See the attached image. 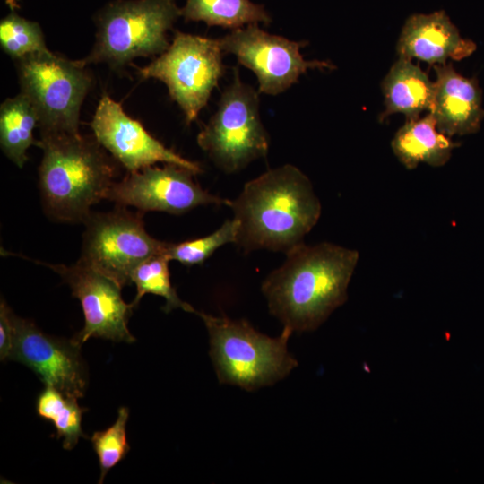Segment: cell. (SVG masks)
Instances as JSON below:
<instances>
[{
    "label": "cell",
    "mask_w": 484,
    "mask_h": 484,
    "mask_svg": "<svg viewBox=\"0 0 484 484\" xmlns=\"http://www.w3.org/2000/svg\"><path fill=\"white\" fill-rule=\"evenodd\" d=\"M195 314L207 328L210 356L220 384L254 391L285 378L298 366L288 350L290 329L283 327L279 336L270 337L243 319Z\"/></svg>",
    "instance_id": "obj_4"
},
{
    "label": "cell",
    "mask_w": 484,
    "mask_h": 484,
    "mask_svg": "<svg viewBox=\"0 0 484 484\" xmlns=\"http://www.w3.org/2000/svg\"><path fill=\"white\" fill-rule=\"evenodd\" d=\"M169 258L166 255L151 256L137 265L131 274V283L136 287V295L131 304L136 307L145 294L162 297L166 304L162 307L165 312L180 308L194 313V307L182 301L170 282Z\"/></svg>",
    "instance_id": "obj_22"
},
{
    "label": "cell",
    "mask_w": 484,
    "mask_h": 484,
    "mask_svg": "<svg viewBox=\"0 0 484 484\" xmlns=\"http://www.w3.org/2000/svg\"><path fill=\"white\" fill-rule=\"evenodd\" d=\"M38 116L30 99L20 92L0 106V144L4 155L17 167L27 161V150L39 140L33 136Z\"/></svg>",
    "instance_id": "obj_19"
},
{
    "label": "cell",
    "mask_w": 484,
    "mask_h": 484,
    "mask_svg": "<svg viewBox=\"0 0 484 484\" xmlns=\"http://www.w3.org/2000/svg\"><path fill=\"white\" fill-rule=\"evenodd\" d=\"M191 170L175 165L150 166L128 173L113 182L105 199L120 206H134L143 212L159 211L182 214L201 205L226 204L231 201L209 194L193 178Z\"/></svg>",
    "instance_id": "obj_11"
},
{
    "label": "cell",
    "mask_w": 484,
    "mask_h": 484,
    "mask_svg": "<svg viewBox=\"0 0 484 484\" xmlns=\"http://www.w3.org/2000/svg\"><path fill=\"white\" fill-rule=\"evenodd\" d=\"M258 93L240 80L235 67L218 109L197 136L201 149L226 173L241 170L268 152L269 136L261 121Z\"/></svg>",
    "instance_id": "obj_7"
},
{
    "label": "cell",
    "mask_w": 484,
    "mask_h": 484,
    "mask_svg": "<svg viewBox=\"0 0 484 484\" xmlns=\"http://www.w3.org/2000/svg\"><path fill=\"white\" fill-rule=\"evenodd\" d=\"M237 232L235 220H228L210 235L177 244L168 243L166 255L169 261L175 260L184 265L201 264L220 246L236 243Z\"/></svg>",
    "instance_id": "obj_24"
},
{
    "label": "cell",
    "mask_w": 484,
    "mask_h": 484,
    "mask_svg": "<svg viewBox=\"0 0 484 484\" xmlns=\"http://www.w3.org/2000/svg\"><path fill=\"white\" fill-rule=\"evenodd\" d=\"M434 70L436 78L430 113L437 129L450 137L477 133L484 118L478 80L457 73L452 63L434 65Z\"/></svg>",
    "instance_id": "obj_16"
},
{
    "label": "cell",
    "mask_w": 484,
    "mask_h": 484,
    "mask_svg": "<svg viewBox=\"0 0 484 484\" xmlns=\"http://www.w3.org/2000/svg\"><path fill=\"white\" fill-rule=\"evenodd\" d=\"M175 0H117L97 18L96 40L84 65L105 63L121 69L139 56L160 55L166 33L181 16Z\"/></svg>",
    "instance_id": "obj_5"
},
{
    "label": "cell",
    "mask_w": 484,
    "mask_h": 484,
    "mask_svg": "<svg viewBox=\"0 0 484 484\" xmlns=\"http://www.w3.org/2000/svg\"><path fill=\"white\" fill-rule=\"evenodd\" d=\"M5 3L8 4L12 11H15L18 8L17 0H5Z\"/></svg>",
    "instance_id": "obj_27"
},
{
    "label": "cell",
    "mask_w": 484,
    "mask_h": 484,
    "mask_svg": "<svg viewBox=\"0 0 484 484\" xmlns=\"http://www.w3.org/2000/svg\"><path fill=\"white\" fill-rule=\"evenodd\" d=\"M13 323L15 337L12 359L30 367L45 385L66 396L82 398L88 374L81 346L72 339L46 334L33 322L15 315Z\"/></svg>",
    "instance_id": "obj_14"
},
{
    "label": "cell",
    "mask_w": 484,
    "mask_h": 484,
    "mask_svg": "<svg viewBox=\"0 0 484 484\" xmlns=\"http://www.w3.org/2000/svg\"><path fill=\"white\" fill-rule=\"evenodd\" d=\"M46 266L63 278L82 305L84 325L72 338L74 343L82 347L91 338L135 341L127 326L134 307L124 301L122 287L117 282L80 260L68 266L49 264Z\"/></svg>",
    "instance_id": "obj_12"
},
{
    "label": "cell",
    "mask_w": 484,
    "mask_h": 484,
    "mask_svg": "<svg viewBox=\"0 0 484 484\" xmlns=\"http://www.w3.org/2000/svg\"><path fill=\"white\" fill-rule=\"evenodd\" d=\"M219 41L224 54L234 55L240 65L256 75L259 93L280 94L308 69L335 68L327 61L304 59L300 48L305 41L270 34L257 23L232 30Z\"/></svg>",
    "instance_id": "obj_10"
},
{
    "label": "cell",
    "mask_w": 484,
    "mask_h": 484,
    "mask_svg": "<svg viewBox=\"0 0 484 484\" xmlns=\"http://www.w3.org/2000/svg\"><path fill=\"white\" fill-rule=\"evenodd\" d=\"M16 62L21 92L35 108L41 136L80 134V110L91 84L86 65L50 50Z\"/></svg>",
    "instance_id": "obj_6"
},
{
    "label": "cell",
    "mask_w": 484,
    "mask_h": 484,
    "mask_svg": "<svg viewBox=\"0 0 484 484\" xmlns=\"http://www.w3.org/2000/svg\"><path fill=\"white\" fill-rule=\"evenodd\" d=\"M95 139L119 161L128 173L158 162L186 168L195 175L198 163L186 160L164 146L143 125L129 117L120 103L104 94L91 122Z\"/></svg>",
    "instance_id": "obj_13"
},
{
    "label": "cell",
    "mask_w": 484,
    "mask_h": 484,
    "mask_svg": "<svg viewBox=\"0 0 484 484\" xmlns=\"http://www.w3.org/2000/svg\"><path fill=\"white\" fill-rule=\"evenodd\" d=\"M128 417V408L120 407L116 421L108 428L94 432L91 437L100 468L99 483L104 481L108 471L120 462L130 450L126 436Z\"/></svg>",
    "instance_id": "obj_25"
},
{
    "label": "cell",
    "mask_w": 484,
    "mask_h": 484,
    "mask_svg": "<svg viewBox=\"0 0 484 484\" xmlns=\"http://www.w3.org/2000/svg\"><path fill=\"white\" fill-rule=\"evenodd\" d=\"M0 46L14 60L49 50L39 23L12 11L0 22Z\"/></svg>",
    "instance_id": "obj_23"
},
{
    "label": "cell",
    "mask_w": 484,
    "mask_h": 484,
    "mask_svg": "<svg viewBox=\"0 0 484 484\" xmlns=\"http://www.w3.org/2000/svg\"><path fill=\"white\" fill-rule=\"evenodd\" d=\"M391 146L398 160L406 169H413L419 163L444 166L459 143L437 129L432 114L428 112L422 117L406 120L395 133Z\"/></svg>",
    "instance_id": "obj_18"
},
{
    "label": "cell",
    "mask_w": 484,
    "mask_h": 484,
    "mask_svg": "<svg viewBox=\"0 0 484 484\" xmlns=\"http://www.w3.org/2000/svg\"><path fill=\"white\" fill-rule=\"evenodd\" d=\"M476 48L472 40L461 36L443 10L409 16L396 44L399 57L433 65L462 60Z\"/></svg>",
    "instance_id": "obj_15"
},
{
    "label": "cell",
    "mask_w": 484,
    "mask_h": 484,
    "mask_svg": "<svg viewBox=\"0 0 484 484\" xmlns=\"http://www.w3.org/2000/svg\"><path fill=\"white\" fill-rule=\"evenodd\" d=\"M229 207L238 226V246L246 252L267 249L285 254L304 243L322 211L309 178L291 164L269 169L246 183Z\"/></svg>",
    "instance_id": "obj_2"
},
{
    "label": "cell",
    "mask_w": 484,
    "mask_h": 484,
    "mask_svg": "<svg viewBox=\"0 0 484 484\" xmlns=\"http://www.w3.org/2000/svg\"><path fill=\"white\" fill-rule=\"evenodd\" d=\"M84 224L79 260L121 287L131 283L132 272L141 263L157 255H166L168 243L148 234L142 212L117 205L110 212H91Z\"/></svg>",
    "instance_id": "obj_9"
},
{
    "label": "cell",
    "mask_w": 484,
    "mask_h": 484,
    "mask_svg": "<svg viewBox=\"0 0 484 484\" xmlns=\"http://www.w3.org/2000/svg\"><path fill=\"white\" fill-rule=\"evenodd\" d=\"M86 411L77 399L65 395L57 389L45 385L36 401L38 415L56 428V437L63 438V448L72 450L81 437H86L82 428V414Z\"/></svg>",
    "instance_id": "obj_21"
},
{
    "label": "cell",
    "mask_w": 484,
    "mask_h": 484,
    "mask_svg": "<svg viewBox=\"0 0 484 484\" xmlns=\"http://www.w3.org/2000/svg\"><path fill=\"white\" fill-rule=\"evenodd\" d=\"M223 54L219 39L176 31L167 50L139 68V74L164 82L186 123L191 124L224 73Z\"/></svg>",
    "instance_id": "obj_8"
},
{
    "label": "cell",
    "mask_w": 484,
    "mask_h": 484,
    "mask_svg": "<svg viewBox=\"0 0 484 484\" xmlns=\"http://www.w3.org/2000/svg\"><path fill=\"white\" fill-rule=\"evenodd\" d=\"M13 315L6 302L2 299L0 305V359L2 361L12 359L15 337Z\"/></svg>",
    "instance_id": "obj_26"
},
{
    "label": "cell",
    "mask_w": 484,
    "mask_h": 484,
    "mask_svg": "<svg viewBox=\"0 0 484 484\" xmlns=\"http://www.w3.org/2000/svg\"><path fill=\"white\" fill-rule=\"evenodd\" d=\"M385 109L382 121L393 114H403L406 120L430 112L434 102L435 82L412 60L399 57L381 83Z\"/></svg>",
    "instance_id": "obj_17"
},
{
    "label": "cell",
    "mask_w": 484,
    "mask_h": 484,
    "mask_svg": "<svg viewBox=\"0 0 484 484\" xmlns=\"http://www.w3.org/2000/svg\"><path fill=\"white\" fill-rule=\"evenodd\" d=\"M180 12L186 21L232 30L272 21L264 5L250 0H186Z\"/></svg>",
    "instance_id": "obj_20"
},
{
    "label": "cell",
    "mask_w": 484,
    "mask_h": 484,
    "mask_svg": "<svg viewBox=\"0 0 484 484\" xmlns=\"http://www.w3.org/2000/svg\"><path fill=\"white\" fill-rule=\"evenodd\" d=\"M37 146L43 151L39 180L45 212L56 221L84 223L114 182L103 147L81 134L41 136Z\"/></svg>",
    "instance_id": "obj_3"
},
{
    "label": "cell",
    "mask_w": 484,
    "mask_h": 484,
    "mask_svg": "<svg viewBox=\"0 0 484 484\" xmlns=\"http://www.w3.org/2000/svg\"><path fill=\"white\" fill-rule=\"evenodd\" d=\"M359 258L328 242L296 246L262 284L270 313L292 333L316 330L346 302Z\"/></svg>",
    "instance_id": "obj_1"
}]
</instances>
